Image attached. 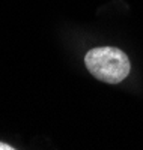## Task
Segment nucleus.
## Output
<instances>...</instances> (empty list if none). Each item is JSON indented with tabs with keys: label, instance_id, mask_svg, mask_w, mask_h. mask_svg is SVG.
I'll return each mask as SVG.
<instances>
[{
	"label": "nucleus",
	"instance_id": "nucleus-1",
	"mask_svg": "<svg viewBox=\"0 0 143 150\" xmlns=\"http://www.w3.org/2000/svg\"><path fill=\"white\" fill-rule=\"evenodd\" d=\"M86 66L95 78L116 84L121 83L129 72V60L124 51L113 47L94 48L86 54Z\"/></svg>",
	"mask_w": 143,
	"mask_h": 150
},
{
	"label": "nucleus",
	"instance_id": "nucleus-2",
	"mask_svg": "<svg viewBox=\"0 0 143 150\" xmlns=\"http://www.w3.org/2000/svg\"><path fill=\"white\" fill-rule=\"evenodd\" d=\"M0 150H14V147H11L5 143H0Z\"/></svg>",
	"mask_w": 143,
	"mask_h": 150
}]
</instances>
